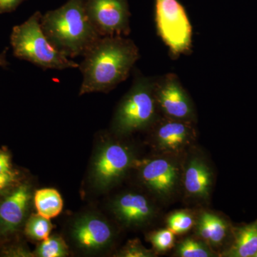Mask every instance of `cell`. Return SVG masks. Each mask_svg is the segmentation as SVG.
<instances>
[{
	"mask_svg": "<svg viewBox=\"0 0 257 257\" xmlns=\"http://www.w3.org/2000/svg\"><path fill=\"white\" fill-rule=\"evenodd\" d=\"M88 17L101 37H127L130 28L127 0H84Z\"/></svg>",
	"mask_w": 257,
	"mask_h": 257,
	"instance_id": "8992f818",
	"label": "cell"
},
{
	"mask_svg": "<svg viewBox=\"0 0 257 257\" xmlns=\"http://www.w3.org/2000/svg\"><path fill=\"white\" fill-rule=\"evenodd\" d=\"M15 170L9 152L5 150H0V173L12 172Z\"/></svg>",
	"mask_w": 257,
	"mask_h": 257,
	"instance_id": "484cf974",
	"label": "cell"
},
{
	"mask_svg": "<svg viewBox=\"0 0 257 257\" xmlns=\"http://www.w3.org/2000/svg\"><path fill=\"white\" fill-rule=\"evenodd\" d=\"M5 53L6 52H3L0 55V67H4L8 65V62H7L6 57H5Z\"/></svg>",
	"mask_w": 257,
	"mask_h": 257,
	"instance_id": "83f0119b",
	"label": "cell"
},
{
	"mask_svg": "<svg viewBox=\"0 0 257 257\" xmlns=\"http://www.w3.org/2000/svg\"><path fill=\"white\" fill-rule=\"evenodd\" d=\"M37 214L51 219L59 215L63 209V199L58 191L52 188L37 190L33 195Z\"/></svg>",
	"mask_w": 257,
	"mask_h": 257,
	"instance_id": "e0dca14e",
	"label": "cell"
},
{
	"mask_svg": "<svg viewBox=\"0 0 257 257\" xmlns=\"http://www.w3.org/2000/svg\"><path fill=\"white\" fill-rule=\"evenodd\" d=\"M21 182L19 173L16 170L12 172L0 173V197L13 190Z\"/></svg>",
	"mask_w": 257,
	"mask_h": 257,
	"instance_id": "d4e9b609",
	"label": "cell"
},
{
	"mask_svg": "<svg viewBox=\"0 0 257 257\" xmlns=\"http://www.w3.org/2000/svg\"><path fill=\"white\" fill-rule=\"evenodd\" d=\"M119 256L125 257H152L155 253L142 244L138 239L128 241L127 244L119 253Z\"/></svg>",
	"mask_w": 257,
	"mask_h": 257,
	"instance_id": "cb8c5ba5",
	"label": "cell"
},
{
	"mask_svg": "<svg viewBox=\"0 0 257 257\" xmlns=\"http://www.w3.org/2000/svg\"><path fill=\"white\" fill-rule=\"evenodd\" d=\"M41 25L50 43L70 59L83 57L101 37L88 17L84 0H68L47 12Z\"/></svg>",
	"mask_w": 257,
	"mask_h": 257,
	"instance_id": "7a4b0ae2",
	"label": "cell"
},
{
	"mask_svg": "<svg viewBox=\"0 0 257 257\" xmlns=\"http://www.w3.org/2000/svg\"><path fill=\"white\" fill-rule=\"evenodd\" d=\"M150 242L159 252H165L173 247L175 244V233L170 229H160L149 236Z\"/></svg>",
	"mask_w": 257,
	"mask_h": 257,
	"instance_id": "7402d4cb",
	"label": "cell"
},
{
	"mask_svg": "<svg viewBox=\"0 0 257 257\" xmlns=\"http://www.w3.org/2000/svg\"><path fill=\"white\" fill-rule=\"evenodd\" d=\"M32 199L31 186L27 182L0 197V243L13 239L23 229Z\"/></svg>",
	"mask_w": 257,
	"mask_h": 257,
	"instance_id": "9c48e42d",
	"label": "cell"
},
{
	"mask_svg": "<svg viewBox=\"0 0 257 257\" xmlns=\"http://www.w3.org/2000/svg\"><path fill=\"white\" fill-rule=\"evenodd\" d=\"M25 0H0V14L12 13Z\"/></svg>",
	"mask_w": 257,
	"mask_h": 257,
	"instance_id": "4316f807",
	"label": "cell"
},
{
	"mask_svg": "<svg viewBox=\"0 0 257 257\" xmlns=\"http://www.w3.org/2000/svg\"><path fill=\"white\" fill-rule=\"evenodd\" d=\"M33 254L40 257H64L69 255V247L62 236L53 235L42 241Z\"/></svg>",
	"mask_w": 257,
	"mask_h": 257,
	"instance_id": "d6986e66",
	"label": "cell"
},
{
	"mask_svg": "<svg viewBox=\"0 0 257 257\" xmlns=\"http://www.w3.org/2000/svg\"><path fill=\"white\" fill-rule=\"evenodd\" d=\"M50 220L39 214H32L28 216L24 225V234L33 241H42L46 239L53 228Z\"/></svg>",
	"mask_w": 257,
	"mask_h": 257,
	"instance_id": "ac0fdd59",
	"label": "cell"
},
{
	"mask_svg": "<svg viewBox=\"0 0 257 257\" xmlns=\"http://www.w3.org/2000/svg\"><path fill=\"white\" fill-rule=\"evenodd\" d=\"M72 237L77 246L88 251H96L107 247L114 238L110 225L102 218L84 216L73 225Z\"/></svg>",
	"mask_w": 257,
	"mask_h": 257,
	"instance_id": "7c38bea8",
	"label": "cell"
},
{
	"mask_svg": "<svg viewBox=\"0 0 257 257\" xmlns=\"http://www.w3.org/2000/svg\"><path fill=\"white\" fill-rule=\"evenodd\" d=\"M83 57L79 64L83 76L80 96L109 92L126 80L140 58V51L126 37H102Z\"/></svg>",
	"mask_w": 257,
	"mask_h": 257,
	"instance_id": "6da1fadb",
	"label": "cell"
},
{
	"mask_svg": "<svg viewBox=\"0 0 257 257\" xmlns=\"http://www.w3.org/2000/svg\"><path fill=\"white\" fill-rule=\"evenodd\" d=\"M152 126L154 127L155 145L167 156H177L182 153L195 138V128L192 121L162 116Z\"/></svg>",
	"mask_w": 257,
	"mask_h": 257,
	"instance_id": "8fae6325",
	"label": "cell"
},
{
	"mask_svg": "<svg viewBox=\"0 0 257 257\" xmlns=\"http://www.w3.org/2000/svg\"><path fill=\"white\" fill-rule=\"evenodd\" d=\"M155 77H135L133 86L121 99L112 121L119 135H126L151 127L160 114L155 96Z\"/></svg>",
	"mask_w": 257,
	"mask_h": 257,
	"instance_id": "277c9868",
	"label": "cell"
},
{
	"mask_svg": "<svg viewBox=\"0 0 257 257\" xmlns=\"http://www.w3.org/2000/svg\"><path fill=\"white\" fill-rule=\"evenodd\" d=\"M182 175L184 190L189 197L200 202L209 199L214 179L205 161L199 157H191Z\"/></svg>",
	"mask_w": 257,
	"mask_h": 257,
	"instance_id": "5bb4252c",
	"label": "cell"
},
{
	"mask_svg": "<svg viewBox=\"0 0 257 257\" xmlns=\"http://www.w3.org/2000/svg\"><path fill=\"white\" fill-rule=\"evenodd\" d=\"M257 253V221L239 228L235 234L234 242L224 256L254 257Z\"/></svg>",
	"mask_w": 257,
	"mask_h": 257,
	"instance_id": "2e32d148",
	"label": "cell"
},
{
	"mask_svg": "<svg viewBox=\"0 0 257 257\" xmlns=\"http://www.w3.org/2000/svg\"><path fill=\"white\" fill-rule=\"evenodd\" d=\"M112 209L118 219L126 226H140L155 216V208L145 196L138 193L121 194L113 202Z\"/></svg>",
	"mask_w": 257,
	"mask_h": 257,
	"instance_id": "4fadbf2b",
	"label": "cell"
},
{
	"mask_svg": "<svg viewBox=\"0 0 257 257\" xmlns=\"http://www.w3.org/2000/svg\"><path fill=\"white\" fill-rule=\"evenodd\" d=\"M170 157L146 160L140 168L142 182L147 189L162 199L172 197L180 186L182 178L180 167Z\"/></svg>",
	"mask_w": 257,
	"mask_h": 257,
	"instance_id": "30bf717a",
	"label": "cell"
},
{
	"mask_svg": "<svg viewBox=\"0 0 257 257\" xmlns=\"http://www.w3.org/2000/svg\"><path fill=\"white\" fill-rule=\"evenodd\" d=\"M176 256L179 257H211L216 253L203 240L187 238L181 241L176 249Z\"/></svg>",
	"mask_w": 257,
	"mask_h": 257,
	"instance_id": "ffe728a7",
	"label": "cell"
},
{
	"mask_svg": "<svg viewBox=\"0 0 257 257\" xmlns=\"http://www.w3.org/2000/svg\"><path fill=\"white\" fill-rule=\"evenodd\" d=\"M254 257H257V253H256V255H255Z\"/></svg>",
	"mask_w": 257,
	"mask_h": 257,
	"instance_id": "f1b7e54d",
	"label": "cell"
},
{
	"mask_svg": "<svg viewBox=\"0 0 257 257\" xmlns=\"http://www.w3.org/2000/svg\"><path fill=\"white\" fill-rule=\"evenodd\" d=\"M155 20L157 33L172 57L190 53L192 27L178 0H155Z\"/></svg>",
	"mask_w": 257,
	"mask_h": 257,
	"instance_id": "5b68a950",
	"label": "cell"
},
{
	"mask_svg": "<svg viewBox=\"0 0 257 257\" xmlns=\"http://www.w3.org/2000/svg\"><path fill=\"white\" fill-rule=\"evenodd\" d=\"M133 163L134 157L130 149L116 142L106 143L94 160L93 182L97 188H109L124 177Z\"/></svg>",
	"mask_w": 257,
	"mask_h": 257,
	"instance_id": "52a82bcc",
	"label": "cell"
},
{
	"mask_svg": "<svg viewBox=\"0 0 257 257\" xmlns=\"http://www.w3.org/2000/svg\"><path fill=\"white\" fill-rule=\"evenodd\" d=\"M198 236L210 246L224 243L229 233V225L220 216L204 211L199 216L196 224Z\"/></svg>",
	"mask_w": 257,
	"mask_h": 257,
	"instance_id": "9a60e30c",
	"label": "cell"
},
{
	"mask_svg": "<svg viewBox=\"0 0 257 257\" xmlns=\"http://www.w3.org/2000/svg\"><path fill=\"white\" fill-rule=\"evenodd\" d=\"M0 253L3 256H33V253L18 241H14V238L0 243Z\"/></svg>",
	"mask_w": 257,
	"mask_h": 257,
	"instance_id": "603a6c76",
	"label": "cell"
},
{
	"mask_svg": "<svg viewBox=\"0 0 257 257\" xmlns=\"http://www.w3.org/2000/svg\"><path fill=\"white\" fill-rule=\"evenodd\" d=\"M195 220L194 216L185 211H176L171 214L167 219L169 229L175 234H184L189 231L194 226Z\"/></svg>",
	"mask_w": 257,
	"mask_h": 257,
	"instance_id": "44dd1931",
	"label": "cell"
},
{
	"mask_svg": "<svg viewBox=\"0 0 257 257\" xmlns=\"http://www.w3.org/2000/svg\"><path fill=\"white\" fill-rule=\"evenodd\" d=\"M155 96L162 116L194 122V104L177 74L169 73L157 78Z\"/></svg>",
	"mask_w": 257,
	"mask_h": 257,
	"instance_id": "ba28073f",
	"label": "cell"
},
{
	"mask_svg": "<svg viewBox=\"0 0 257 257\" xmlns=\"http://www.w3.org/2000/svg\"><path fill=\"white\" fill-rule=\"evenodd\" d=\"M42 13L37 11L13 29L10 43L14 55L20 60L45 69L79 68V64L57 50L42 28Z\"/></svg>",
	"mask_w": 257,
	"mask_h": 257,
	"instance_id": "3957f363",
	"label": "cell"
}]
</instances>
